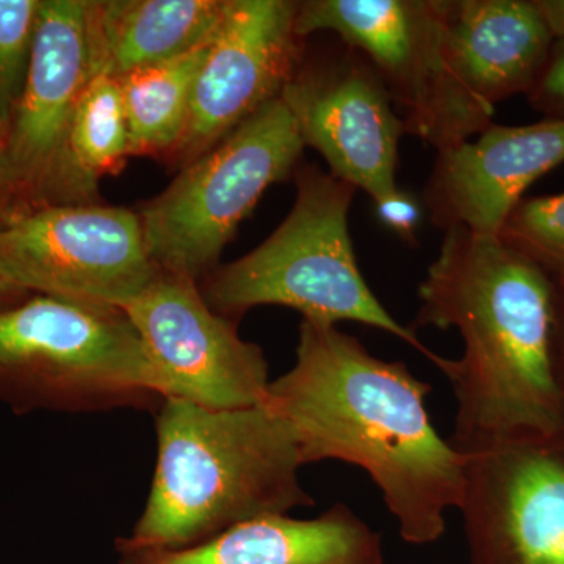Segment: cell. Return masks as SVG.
Here are the masks:
<instances>
[{
    "mask_svg": "<svg viewBox=\"0 0 564 564\" xmlns=\"http://www.w3.org/2000/svg\"><path fill=\"white\" fill-rule=\"evenodd\" d=\"M432 386L384 361L336 325L303 321L296 361L270 381L267 404L291 426L304 464L361 467L406 543H436L458 510L464 455L434 429Z\"/></svg>",
    "mask_w": 564,
    "mask_h": 564,
    "instance_id": "1",
    "label": "cell"
},
{
    "mask_svg": "<svg viewBox=\"0 0 564 564\" xmlns=\"http://www.w3.org/2000/svg\"><path fill=\"white\" fill-rule=\"evenodd\" d=\"M419 299L415 326L463 337V356L445 375L458 403L451 443L459 454L564 430L551 362L554 282L540 267L499 236L452 228Z\"/></svg>",
    "mask_w": 564,
    "mask_h": 564,
    "instance_id": "2",
    "label": "cell"
},
{
    "mask_svg": "<svg viewBox=\"0 0 564 564\" xmlns=\"http://www.w3.org/2000/svg\"><path fill=\"white\" fill-rule=\"evenodd\" d=\"M150 496L131 536L140 547H192L225 530L311 507L289 423L267 403L207 410L163 400Z\"/></svg>",
    "mask_w": 564,
    "mask_h": 564,
    "instance_id": "3",
    "label": "cell"
},
{
    "mask_svg": "<svg viewBox=\"0 0 564 564\" xmlns=\"http://www.w3.org/2000/svg\"><path fill=\"white\" fill-rule=\"evenodd\" d=\"M296 198L280 228L250 254L207 278L203 296L221 315L278 304L303 314V321L356 322L392 334L421 351L447 373L452 359L437 356L389 314L364 280L348 214L358 188L304 165L295 172Z\"/></svg>",
    "mask_w": 564,
    "mask_h": 564,
    "instance_id": "4",
    "label": "cell"
},
{
    "mask_svg": "<svg viewBox=\"0 0 564 564\" xmlns=\"http://www.w3.org/2000/svg\"><path fill=\"white\" fill-rule=\"evenodd\" d=\"M303 150L288 104H267L144 204L139 215L151 261L193 281L209 273L267 188L292 176Z\"/></svg>",
    "mask_w": 564,
    "mask_h": 564,
    "instance_id": "5",
    "label": "cell"
},
{
    "mask_svg": "<svg viewBox=\"0 0 564 564\" xmlns=\"http://www.w3.org/2000/svg\"><path fill=\"white\" fill-rule=\"evenodd\" d=\"M296 33L333 32L361 52L391 96L404 133L437 152L480 135L494 107L456 73L445 43L444 0H304Z\"/></svg>",
    "mask_w": 564,
    "mask_h": 564,
    "instance_id": "6",
    "label": "cell"
},
{
    "mask_svg": "<svg viewBox=\"0 0 564 564\" xmlns=\"http://www.w3.org/2000/svg\"><path fill=\"white\" fill-rule=\"evenodd\" d=\"M0 378L70 408L158 395L154 370L124 311L50 295L0 311Z\"/></svg>",
    "mask_w": 564,
    "mask_h": 564,
    "instance_id": "7",
    "label": "cell"
},
{
    "mask_svg": "<svg viewBox=\"0 0 564 564\" xmlns=\"http://www.w3.org/2000/svg\"><path fill=\"white\" fill-rule=\"evenodd\" d=\"M0 265L25 291L124 310L161 270L124 207L39 206L0 226Z\"/></svg>",
    "mask_w": 564,
    "mask_h": 564,
    "instance_id": "8",
    "label": "cell"
},
{
    "mask_svg": "<svg viewBox=\"0 0 564 564\" xmlns=\"http://www.w3.org/2000/svg\"><path fill=\"white\" fill-rule=\"evenodd\" d=\"M122 311L139 333L163 400L207 410L267 402L269 364L262 348L212 310L196 281L161 272Z\"/></svg>",
    "mask_w": 564,
    "mask_h": 564,
    "instance_id": "9",
    "label": "cell"
},
{
    "mask_svg": "<svg viewBox=\"0 0 564 564\" xmlns=\"http://www.w3.org/2000/svg\"><path fill=\"white\" fill-rule=\"evenodd\" d=\"M458 510L473 564H564V430L464 455Z\"/></svg>",
    "mask_w": 564,
    "mask_h": 564,
    "instance_id": "10",
    "label": "cell"
},
{
    "mask_svg": "<svg viewBox=\"0 0 564 564\" xmlns=\"http://www.w3.org/2000/svg\"><path fill=\"white\" fill-rule=\"evenodd\" d=\"M281 98L333 176L366 192L378 210L406 195L395 182L402 120L361 52L339 40L325 57H303Z\"/></svg>",
    "mask_w": 564,
    "mask_h": 564,
    "instance_id": "11",
    "label": "cell"
},
{
    "mask_svg": "<svg viewBox=\"0 0 564 564\" xmlns=\"http://www.w3.org/2000/svg\"><path fill=\"white\" fill-rule=\"evenodd\" d=\"M299 2L228 0V9L193 84L187 128L173 161H196L281 98L302 65Z\"/></svg>",
    "mask_w": 564,
    "mask_h": 564,
    "instance_id": "12",
    "label": "cell"
},
{
    "mask_svg": "<svg viewBox=\"0 0 564 564\" xmlns=\"http://www.w3.org/2000/svg\"><path fill=\"white\" fill-rule=\"evenodd\" d=\"M564 163V120L489 126L475 141L437 152L423 204L437 228L499 236L534 181Z\"/></svg>",
    "mask_w": 564,
    "mask_h": 564,
    "instance_id": "13",
    "label": "cell"
},
{
    "mask_svg": "<svg viewBox=\"0 0 564 564\" xmlns=\"http://www.w3.org/2000/svg\"><path fill=\"white\" fill-rule=\"evenodd\" d=\"M93 77L88 0H41L28 79L7 133L11 170L31 207Z\"/></svg>",
    "mask_w": 564,
    "mask_h": 564,
    "instance_id": "14",
    "label": "cell"
},
{
    "mask_svg": "<svg viewBox=\"0 0 564 564\" xmlns=\"http://www.w3.org/2000/svg\"><path fill=\"white\" fill-rule=\"evenodd\" d=\"M118 564H383L381 536L350 507L311 519L270 514L185 549L117 543Z\"/></svg>",
    "mask_w": 564,
    "mask_h": 564,
    "instance_id": "15",
    "label": "cell"
},
{
    "mask_svg": "<svg viewBox=\"0 0 564 564\" xmlns=\"http://www.w3.org/2000/svg\"><path fill=\"white\" fill-rule=\"evenodd\" d=\"M444 28L456 73L491 107L529 95L555 43L534 0H444Z\"/></svg>",
    "mask_w": 564,
    "mask_h": 564,
    "instance_id": "16",
    "label": "cell"
},
{
    "mask_svg": "<svg viewBox=\"0 0 564 564\" xmlns=\"http://www.w3.org/2000/svg\"><path fill=\"white\" fill-rule=\"evenodd\" d=\"M228 0H88L95 76L113 79L209 43Z\"/></svg>",
    "mask_w": 564,
    "mask_h": 564,
    "instance_id": "17",
    "label": "cell"
},
{
    "mask_svg": "<svg viewBox=\"0 0 564 564\" xmlns=\"http://www.w3.org/2000/svg\"><path fill=\"white\" fill-rule=\"evenodd\" d=\"M131 158L120 85L95 76L82 93L36 206L99 204V181L120 172Z\"/></svg>",
    "mask_w": 564,
    "mask_h": 564,
    "instance_id": "18",
    "label": "cell"
},
{
    "mask_svg": "<svg viewBox=\"0 0 564 564\" xmlns=\"http://www.w3.org/2000/svg\"><path fill=\"white\" fill-rule=\"evenodd\" d=\"M210 41L173 61L144 66L118 77L128 120L131 158H173L187 128L193 84Z\"/></svg>",
    "mask_w": 564,
    "mask_h": 564,
    "instance_id": "19",
    "label": "cell"
},
{
    "mask_svg": "<svg viewBox=\"0 0 564 564\" xmlns=\"http://www.w3.org/2000/svg\"><path fill=\"white\" fill-rule=\"evenodd\" d=\"M499 239L540 267L554 284H563L564 193L522 199L508 215Z\"/></svg>",
    "mask_w": 564,
    "mask_h": 564,
    "instance_id": "20",
    "label": "cell"
},
{
    "mask_svg": "<svg viewBox=\"0 0 564 564\" xmlns=\"http://www.w3.org/2000/svg\"><path fill=\"white\" fill-rule=\"evenodd\" d=\"M40 3L0 0V131L6 135L28 79Z\"/></svg>",
    "mask_w": 564,
    "mask_h": 564,
    "instance_id": "21",
    "label": "cell"
},
{
    "mask_svg": "<svg viewBox=\"0 0 564 564\" xmlns=\"http://www.w3.org/2000/svg\"><path fill=\"white\" fill-rule=\"evenodd\" d=\"M527 98L549 120H564V40H555L547 65Z\"/></svg>",
    "mask_w": 564,
    "mask_h": 564,
    "instance_id": "22",
    "label": "cell"
},
{
    "mask_svg": "<svg viewBox=\"0 0 564 564\" xmlns=\"http://www.w3.org/2000/svg\"><path fill=\"white\" fill-rule=\"evenodd\" d=\"M32 209L11 170L7 135L0 131V226L21 212Z\"/></svg>",
    "mask_w": 564,
    "mask_h": 564,
    "instance_id": "23",
    "label": "cell"
},
{
    "mask_svg": "<svg viewBox=\"0 0 564 564\" xmlns=\"http://www.w3.org/2000/svg\"><path fill=\"white\" fill-rule=\"evenodd\" d=\"M551 362L555 383L564 397V282L554 284L552 300Z\"/></svg>",
    "mask_w": 564,
    "mask_h": 564,
    "instance_id": "24",
    "label": "cell"
},
{
    "mask_svg": "<svg viewBox=\"0 0 564 564\" xmlns=\"http://www.w3.org/2000/svg\"><path fill=\"white\" fill-rule=\"evenodd\" d=\"M554 40H564V0H534Z\"/></svg>",
    "mask_w": 564,
    "mask_h": 564,
    "instance_id": "25",
    "label": "cell"
},
{
    "mask_svg": "<svg viewBox=\"0 0 564 564\" xmlns=\"http://www.w3.org/2000/svg\"><path fill=\"white\" fill-rule=\"evenodd\" d=\"M29 291L21 288L9 273L0 265V311L9 310L24 302Z\"/></svg>",
    "mask_w": 564,
    "mask_h": 564,
    "instance_id": "26",
    "label": "cell"
}]
</instances>
